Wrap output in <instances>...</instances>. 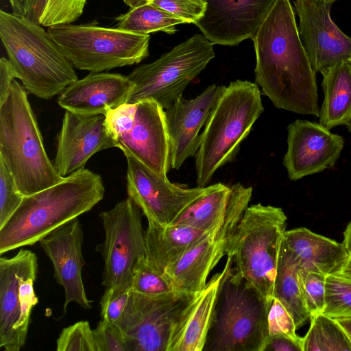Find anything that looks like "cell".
<instances>
[{"instance_id": "obj_37", "label": "cell", "mask_w": 351, "mask_h": 351, "mask_svg": "<svg viewBox=\"0 0 351 351\" xmlns=\"http://www.w3.org/2000/svg\"><path fill=\"white\" fill-rule=\"evenodd\" d=\"M132 293V285L106 287L100 300L101 316L115 324L123 315Z\"/></svg>"}, {"instance_id": "obj_49", "label": "cell", "mask_w": 351, "mask_h": 351, "mask_svg": "<svg viewBox=\"0 0 351 351\" xmlns=\"http://www.w3.org/2000/svg\"><path fill=\"white\" fill-rule=\"evenodd\" d=\"M346 127L350 132H351V120L350 122L346 125Z\"/></svg>"}, {"instance_id": "obj_31", "label": "cell", "mask_w": 351, "mask_h": 351, "mask_svg": "<svg viewBox=\"0 0 351 351\" xmlns=\"http://www.w3.org/2000/svg\"><path fill=\"white\" fill-rule=\"evenodd\" d=\"M325 302L322 313L334 319L351 317V279L340 274L328 275Z\"/></svg>"}, {"instance_id": "obj_7", "label": "cell", "mask_w": 351, "mask_h": 351, "mask_svg": "<svg viewBox=\"0 0 351 351\" xmlns=\"http://www.w3.org/2000/svg\"><path fill=\"white\" fill-rule=\"evenodd\" d=\"M228 256L204 350L264 351L271 302L263 300L232 268Z\"/></svg>"}, {"instance_id": "obj_32", "label": "cell", "mask_w": 351, "mask_h": 351, "mask_svg": "<svg viewBox=\"0 0 351 351\" xmlns=\"http://www.w3.org/2000/svg\"><path fill=\"white\" fill-rule=\"evenodd\" d=\"M132 291L142 295L155 296L174 291L164 276L142 259L134 271Z\"/></svg>"}, {"instance_id": "obj_21", "label": "cell", "mask_w": 351, "mask_h": 351, "mask_svg": "<svg viewBox=\"0 0 351 351\" xmlns=\"http://www.w3.org/2000/svg\"><path fill=\"white\" fill-rule=\"evenodd\" d=\"M223 86L212 84L196 97L183 96L166 109L169 140L171 168L179 169L186 160L195 156L199 143V132Z\"/></svg>"}, {"instance_id": "obj_23", "label": "cell", "mask_w": 351, "mask_h": 351, "mask_svg": "<svg viewBox=\"0 0 351 351\" xmlns=\"http://www.w3.org/2000/svg\"><path fill=\"white\" fill-rule=\"evenodd\" d=\"M225 272L226 267L207 282L183 311L172 328L167 351L204 350Z\"/></svg>"}, {"instance_id": "obj_13", "label": "cell", "mask_w": 351, "mask_h": 351, "mask_svg": "<svg viewBox=\"0 0 351 351\" xmlns=\"http://www.w3.org/2000/svg\"><path fill=\"white\" fill-rule=\"evenodd\" d=\"M141 211L128 197L99 215L105 230L102 284L106 287L132 285L136 267L145 258Z\"/></svg>"}, {"instance_id": "obj_42", "label": "cell", "mask_w": 351, "mask_h": 351, "mask_svg": "<svg viewBox=\"0 0 351 351\" xmlns=\"http://www.w3.org/2000/svg\"><path fill=\"white\" fill-rule=\"evenodd\" d=\"M15 73L8 58L0 59V103L7 97L14 79Z\"/></svg>"}, {"instance_id": "obj_41", "label": "cell", "mask_w": 351, "mask_h": 351, "mask_svg": "<svg viewBox=\"0 0 351 351\" xmlns=\"http://www.w3.org/2000/svg\"><path fill=\"white\" fill-rule=\"evenodd\" d=\"M302 337L274 336L268 338L264 351H303Z\"/></svg>"}, {"instance_id": "obj_35", "label": "cell", "mask_w": 351, "mask_h": 351, "mask_svg": "<svg viewBox=\"0 0 351 351\" xmlns=\"http://www.w3.org/2000/svg\"><path fill=\"white\" fill-rule=\"evenodd\" d=\"M87 0H49L40 24L44 27L71 23L81 16Z\"/></svg>"}, {"instance_id": "obj_14", "label": "cell", "mask_w": 351, "mask_h": 351, "mask_svg": "<svg viewBox=\"0 0 351 351\" xmlns=\"http://www.w3.org/2000/svg\"><path fill=\"white\" fill-rule=\"evenodd\" d=\"M252 195V187L244 186L223 221L165 269L163 274L174 291L196 293L206 286L210 272L227 255Z\"/></svg>"}, {"instance_id": "obj_30", "label": "cell", "mask_w": 351, "mask_h": 351, "mask_svg": "<svg viewBox=\"0 0 351 351\" xmlns=\"http://www.w3.org/2000/svg\"><path fill=\"white\" fill-rule=\"evenodd\" d=\"M310 319L302 339L303 351H351V340L335 319L321 313Z\"/></svg>"}, {"instance_id": "obj_50", "label": "cell", "mask_w": 351, "mask_h": 351, "mask_svg": "<svg viewBox=\"0 0 351 351\" xmlns=\"http://www.w3.org/2000/svg\"><path fill=\"white\" fill-rule=\"evenodd\" d=\"M348 61H350V62H351V56H350V58H349Z\"/></svg>"}, {"instance_id": "obj_44", "label": "cell", "mask_w": 351, "mask_h": 351, "mask_svg": "<svg viewBox=\"0 0 351 351\" xmlns=\"http://www.w3.org/2000/svg\"><path fill=\"white\" fill-rule=\"evenodd\" d=\"M12 13L21 16H26L30 8V5L32 0H9Z\"/></svg>"}, {"instance_id": "obj_1", "label": "cell", "mask_w": 351, "mask_h": 351, "mask_svg": "<svg viewBox=\"0 0 351 351\" xmlns=\"http://www.w3.org/2000/svg\"><path fill=\"white\" fill-rule=\"evenodd\" d=\"M255 81L274 106L319 116L316 72L300 38L290 0H276L251 38Z\"/></svg>"}, {"instance_id": "obj_22", "label": "cell", "mask_w": 351, "mask_h": 351, "mask_svg": "<svg viewBox=\"0 0 351 351\" xmlns=\"http://www.w3.org/2000/svg\"><path fill=\"white\" fill-rule=\"evenodd\" d=\"M132 83L119 73H90L71 83L60 93V107L85 115H106L128 102Z\"/></svg>"}, {"instance_id": "obj_19", "label": "cell", "mask_w": 351, "mask_h": 351, "mask_svg": "<svg viewBox=\"0 0 351 351\" xmlns=\"http://www.w3.org/2000/svg\"><path fill=\"white\" fill-rule=\"evenodd\" d=\"M206 1L195 25L213 45L235 46L253 36L276 0Z\"/></svg>"}, {"instance_id": "obj_36", "label": "cell", "mask_w": 351, "mask_h": 351, "mask_svg": "<svg viewBox=\"0 0 351 351\" xmlns=\"http://www.w3.org/2000/svg\"><path fill=\"white\" fill-rule=\"evenodd\" d=\"M23 197L7 165L0 158V228L16 211Z\"/></svg>"}, {"instance_id": "obj_5", "label": "cell", "mask_w": 351, "mask_h": 351, "mask_svg": "<svg viewBox=\"0 0 351 351\" xmlns=\"http://www.w3.org/2000/svg\"><path fill=\"white\" fill-rule=\"evenodd\" d=\"M0 158L19 191L29 195L60 182L49 160L27 91L16 80L0 103Z\"/></svg>"}, {"instance_id": "obj_28", "label": "cell", "mask_w": 351, "mask_h": 351, "mask_svg": "<svg viewBox=\"0 0 351 351\" xmlns=\"http://www.w3.org/2000/svg\"><path fill=\"white\" fill-rule=\"evenodd\" d=\"M299 261L282 241L274 283V298H277L293 318L297 329L311 315L307 311L299 278Z\"/></svg>"}, {"instance_id": "obj_9", "label": "cell", "mask_w": 351, "mask_h": 351, "mask_svg": "<svg viewBox=\"0 0 351 351\" xmlns=\"http://www.w3.org/2000/svg\"><path fill=\"white\" fill-rule=\"evenodd\" d=\"M215 56L213 44L202 34H194L127 75L132 83L127 103L150 99L167 109Z\"/></svg>"}, {"instance_id": "obj_15", "label": "cell", "mask_w": 351, "mask_h": 351, "mask_svg": "<svg viewBox=\"0 0 351 351\" xmlns=\"http://www.w3.org/2000/svg\"><path fill=\"white\" fill-rule=\"evenodd\" d=\"M124 154L128 197L138 206L147 221L162 226L171 224L206 189L172 183L130 154Z\"/></svg>"}, {"instance_id": "obj_11", "label": "cell", "mask_w": 351, "mask_h": 351, "mask_svg": "<svg viewBox=\"0 0 351 351\" xmlns=\"http://www.w3.org/2000/svg\"><path fill=\"white\" fill-rule=\"evenodd\" d=\"M37 270V256L29 250L0 258V347L6 351H19L25 343L38 301L34 289Z\"/></svg>"}, {"instance_id": "obj_25", "label": "cell", "mask_w": 351, "mask_h": 351, "mask_svg": "<svg viewBox=\"0 0 351 351\" xmlns=\"http://www.w3.org/2000/svg\"><path fill=\"white\" fill-rule=\"evenodd\" d=\"M214 230L204 231L186 226H162L148 221L145 231L146 261L163 274L170 265Z\"/></svg>"}, {"instance_id": "obj_16", "label": "cell", "mask_w": 351, "mask_h": 351, "mask_svg": "<svg viewBox=\"0 0 351 351\" xmlns=\"http://www.w3.org/2000/svg\"><path fill=\"white\" fill-rule=\"evenodd\" d=\"M337 0H295L300 38L313 70L320 72L351 56V37L332 21L330 11Z\"/></svg>"}, {"instance_id": "obj_40", "label": "cell", "mask_w": 351, "mask_h": 351, "mask_svg": "<svg viewBox=\"0 0 351 351\" xmlns=\"http://www.w3.org/2000/svg\"><path fill=\"white\" fill-rule=\"evenodd\" d=\"M93 333L97 351H128L123 334L116 324L101 318Z\"/></svg>"}, {"instance_id": "obj_8", "label": "cell", "mask_w": 351, "mask_h": 351, "mask_svg": "<svg viewBox=\"0 0 351 351\" xmlns=\"http://www.w3.org/2000/svg\"><path fill=\"white\" fill-rule=\"evenodd\" d=\"M71 65L99 73L141 62L149 56V34L92 24L64 23L47 29Z\"/></svg>"}, {"instance_id": "obj_46", "label": "cell", "mask_w": 351, "mask_h": 351, "mask_svg": "<svg viewBox=\"0 0 351 351\" xmlns=\"http://www.w3.org/2000/svg\"><path fill=\"white\" fill-rule=\"evenodd\" d=\"M351 340V317L335 319Z\"/></svg>"}, {"instance_id": "obj_38", "label": "cell", "mask_w": 351, "mask_h": 351, "mask_svg": "<svg viewBox=\"0 0 351 351\" xmlns=\"http://www.w3.org/2000/svg\"><path fill=\"white\" fill-rule=\"evenodd\" d=\"M156 6L184 20L186 23L196 24L204 15L206 0H149Z\"/></svg>"}, {"instance_id": "obj_20", "label": "cell", "mask_w": 351, "mask_h": 351, "mask_svg": "<svg viewBox=\"0 0 351 351\" xmlns=\"http://www.w3.org/2000/svg\"><path fill=\"white\" fill-rule=\"evenodd\" d=\"M83 230L75 218L40 240V244L53 266L54 277L64 287L65 300L64 313L71 302L85 309L91 308L92 300L85 292L82 277L84 261L82 253Z\"/></svg>"}, {"instance_id": "obj_3", "label": "cell", "mask_w": 351, "mask_h": 351, "mask_svg": "<svg viewBox=\"0 0 351 351\" xmlns=\"http://www.w3.org/2000/svg\"><path fill=\"white\" fill-rule=\"evenodd\" d=\"M264 108L256 83L237 80L223 86L200 134L195 154L196 182L204 187L232 162Z\"/></svg>"}, {"instance_id": "obj_48", "label": "cell", "mask_w": 351, "mask_h": 351, "mask_svg": "<svg viewBox=\"0 0 351 351\" xmlns=\"http://www.w3.org/2000/svg\"><path fill=\"white\" fill-rule=\"evenodd\" d=\"M149 0H123V1L130 8H134L148 2Z\"/></svg>"}, {"instance_id": "obj_24", "label": "cell", "mask_w": 351, "mask_h": 351, "mask_svg": "<svg viewBox=\"0 0 351 351\" xmlns=\"http://www.w3.org/2000/svg\"><path fill=\"white\" fill-rule=\"evenodd\" d=\"M283 241L298 258L300 269L326 276L339 274L350 258L343 243L305 228L286 230Z\"/></svg>"}, {"instance_id": "obj_17", "label": "cell", "mask_w": 351, "mask_h": 351, "mask_svg": "<svg viewBox=\"0 0 351 351\" xmlns=\"http://www.w3.org/2000/svg\"><path fill=\"white\" fill-rule=\"evenodd\" d=\"M287 149L282 163L291 180L335 166L344 146L343 138L319 123L297 119L287 127Z\"/></svg>"}, {"instance_id": "obj_47", "label": "cell", "mask_w": 351, "mask_h": 351, "mask_svg": "<svg viewBox=\"0 0 351 351\" xmlns=\"http://www.w3.org/2000/svg\"><path fill=\"white\" fill-rule=\"evenodd\" d=\"M339 274L346 278L351 279V256H350L348 262L346 263Z\"/></svg>"}, {"instance_id": "obj_33", "label": "cell", "mask_w": 351, "mask_h": 351, "mask_svg": "<svg viewBox=\"0 0 351 351\" xmlns=\"http://www.w3.org/2000/svg\"><path fill=\"white\" fill-rule=\"evenodd\" d=\"M299 278L305 306L311 315L321 313L325 307L326 277L323 274L299 268Z\"/></svg>"}, {"instance_id": "obj_26", "label": "cell", "mask_w": 351, "mask_h": 351, "mask_svg": "<svg viewBox=\"0 0 351 351\" xmlns=\"http://www.w3.org/2000/svg\"><path fill=\"white\" fill-rule=\"evenodd\" d=\"M243 185L215 183L189 204L171 223L204 231H211L226 219Z\"/></svg>"}, {"instance_id": "obj_10", "label": "cell", "mask_w": 351, "mask_h": 351, "mask_svg": "<svg viewBox=\"0 0 351 351\" xmlns=\"http://www.w3.org/2000/svg\"><path fill=\"white\" fill-rule=\"evenodd\" d=\"M116 147L160 176L171 168L166 112L154 100L124 104L105 115Z\"/></svg>"}, {"instance_id": "obj_43", "label": "cell", "mask_w": 351, "mask_h": 351, "mask_svg": "<svg viewBox=\"0 0 351 351\" xmlns=\"http://www.w3.org/2000/svg\"><path fill=\"white\" fill-rule=\"evenodd\" d=\"M49 0H32L29 12L25 17L31 21L40 24V19Z\"/></svg>"}, {"instance_id": "obj_4", "label": "cell", "mask_w": 351, "mask_h": 351, "mask_svg": "<svg viewBox=\"0 0 351 351\" xmlns=\"http://www.w3.org/2000/svg\"><path fill=\"white\" fill-rule=\"evenodd\" d=\"M0 38L16 77L27 93L49 99L78 80L47 31L27 17L1 10Z\"/></svg>"}, {"instance_id": "obj_2", "label": "cell", "mask_w": 351, "mask_h": 351, "mask_svg": "<svg viewBox=\"0 0 351 351\" xmlns=\"http://www.w3.org/2000/svg\"><path fill=\"white\" fill-rule=\"evenodd\" d=\"M104 193L100 175L83 169L51 186L24 196L16 211L0 228V254L40 241L91 210Z\"/></svg>"}, {"instance_id": "obj_34", "label": "cell", "mask_w": 351, "mask_h": 351, "mask_svg": "<svg viewBox=\"0 0 351 351\" xmlns=\"http://www.w3.org/2000/svg\"><path fill=\"white\" fill-rule=\"evenodd\" d=\"M56 345L58 351H97L93 330L87 321L64 328Z\"/></svg>"}, {"instance_id": "obj_29", "label": "cell", "mask_w": 351, "mask_h": 351, "mask_svg": "<svg viewBox=\"0 0 351 351\" xmlns=\"http://www.w3.org/2000/svg\"><path fill=\"white\" fill-rule=\"evenodd\" d=\"M116 27L139 34H149L163 32L173 34L177 31L176 25L186 21L148 1L134 8L115 19Z\"/></svg>"}, {"instance_id": "obj_18", "label": "cell", "mask_w": 351, "mask_h": 351, "mask_svg": "<svg viewBox=\"0 0 351 351\" xmlns=\"http://www.w3.org/2000/svg\"><path fill=\"white\" fill-rule=\"evenodd\" d=\"M116 147L104 114L85 115L66 110L57 136L53 166L66 178L83 169L95 153Z\"/></svg>"}, {"instance_id": "obj_6", "label": "cell", "mask_w": 351, "mask_h": 351, "mask_svg": "<svg viewBox=\"0 0 351 351\" xmlns=\"http://www.w3.org/2000/svg\"><path fill=\"white\" fill-rule=\"evenodd\" d=\"M287 216L282 208L247 206L233 234L227 256L234 270L265 302L274 298V283Z\"/></svg>"}, {"instance_id": "obj_12", "label": "cell", "mask_w": 351, "mask_h": 351, "mask_svg": "<svg viewBox=\"0 0 351 351\" xmlns=\"http://www.w3.org/2000/svg\"><path fill=\"white\" fill-rule=\"evenodd\" d=\"M196 293L172 291L148 296L132 291L114 324L123 332L128 351H167L173 325Z\"/></svg>"}, {"instance_id": "obj_45", "label": "cell", "mask_w": 351, "mask_h": 351, "mask_svg": "<svg viewBox=\"0 0 351 351\" xmlns=\"http://www.w3.org/2000/svg\"><path fill=\"white\" fill-rule=\"evenodd\" d=\"M343 243L350 256H351V221L348 224L343 232Z\"/></svg>"}, {"instance_id": "obj_39", "label": "cell", "mask_w": 351, "mask_h": 351, "mask_svg": "<svg viewBox=\"0 0 351 351\" xmlns=\"http://www.w3.org/2000/svg\"><path fill=\"white\" fill-rule=\"evenodd\" d=\"M267 326L269 337L274 336H287L299 338L293 317L277 298H274L268 311ZM268 337V338H269Z\"/></svg>"}, {"instance_id": "obj_27", "label": "cell", "mask_w": 351, "mask_h": 351, "mask_svg": "<svg viewBox=\"0 0 351 351\" xmlns=\"http://www.w3.org/2000/svg\"><path fill=\"white\" fill-rule=\"evenodd\" d=\"M324 100L319 123L330 130L351 120V62L344 60L320 71Z\"/></svg>"}]
</instances>
